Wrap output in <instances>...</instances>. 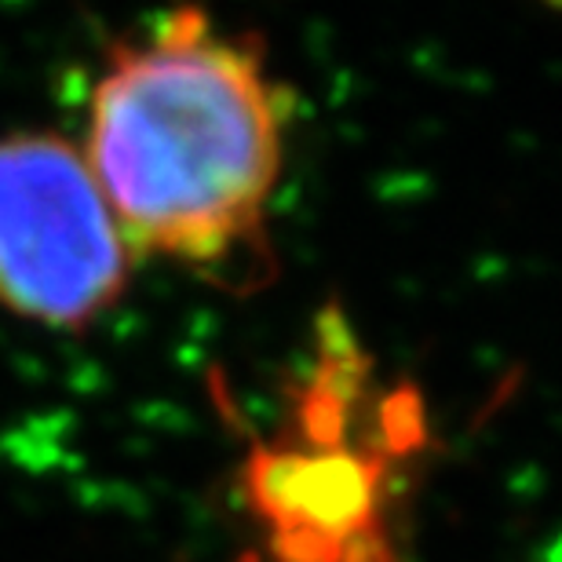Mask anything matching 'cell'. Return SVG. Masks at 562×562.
Segmentation results:
<instances>
[{
	"label": "cell",
	"instance_id": "obj_3",
	"mask_svg": "<svg viewBox=\"0 0 562 562\" xmlns=\"http://www.w3.org/2000/svg\"><path fill=\"white\" fill-rule=\"evenodd\" d=\"M362 376L351 347L318 358L311 387L300 391L296 435L260 442L245 460V504L267 530L274 562H380L384 548L387 457L351 446L344 435L347 402Z\"/></svg>",
	"mask_w": 562,
	"mask_h": 562
},
{
	"label": "cell",
	"instance_id": "obj_1",
	"mask_svg": "<svg viewBox=\"0 0 562 562\" xmlns=\"http://www.w3.org/2000/svg\"><path fill=\"white\" fill-rule=\"evenodd\" d=\"M289 95L256 37L179 8L110 48L88 110V165L136 256L209 281L260 278L285 165Z\"/></svg>",
	"mask_w": 562,
	"mask_h": 562
},
{
	"label": "cell",
	"instance_id": "obj_2",
	"mask_svg": "<svg viewBox=\"0 0 562 562\" xmlns=\"http://www.w3.org/2000/svg\"><path fill=\"white\" fill-rule=\"evenodd\" d=\"M132 245L88 165L55 132L0 136V307L77 333L125 296Z\"/></svg>",
	"mask_w": 562,
	"mask_h": 562
}]
</instances>
